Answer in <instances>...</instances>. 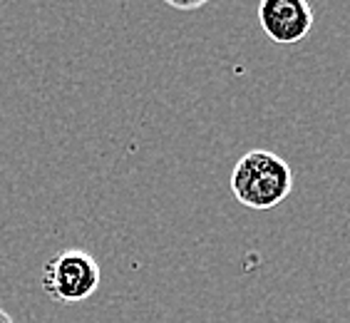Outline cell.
Listing matches in <instances>:
<instances>
[{"label": "cell", "instance_id": "6da1fadb", "mask_svg": "<svg viewBox=\"0 0 350 323\" xmlns=\"http://www.w3.org/2000/svg\"><path fill=\"white\" fill-rule=\"evenodd\" d=\"M293 189L288 162L269 149H251L236 162L231 172V192L236 202L256 211H269L286 202Z\"/></svg>", "mask_w": 350, "mask_h": 323}, {"label": "cell", "instance_id": "7a4b0ae2", "mask_svg": "<svg viewBox=\"0 0 350 323\" xmlns=\"http://www.w3.org/2000/svg\"><path fill=\"white\" fill-rule=\"evenodd\" d=\"M42 291L57 303H80L100 286V263L85 249H62L47 259L40 274Z\"/></svg>", "mask_w": 350, "mask_h": 323}, {"label": "cell", "instance_id": "3957f363", "mask_svg": "<svg viewBox=\"0 0 350 323\" xmlns=\"http://www.w3.org/2000/svg\"><path fill=\"white\" fill-rule=\"evenodd\" d=\"M258 25L269 40L278 45L301 42L313 27V8L308 0H261Z\"/></svg>", "mask_w": 350, "mask_h": 323}, {"label": "cell", "instance_id": "277c9868", "mask_svg": "<svg viewBox=\"0 0 350 323\" xmlns=\"http://www.w3.org/2000/svg\"><path fill=\"white\" fill-rule=\"evenodd\" d=\"M164 3L176 8V10H199V8H204L209 0H164Z\"/></svg>", "mask_w": 350, "mask_h": 323}, {"label": "cell", "instance_id": "5b68a950", "mask_svg": "<svg viewBox=\"0 0 350 323\" xmlns=\"http://www.w3.org/2000/svg\"><path fill=\"white\" fill-rule=\"evenodd\" d=\"M0 323H15V321L10 318V313H8V311L0 309Z\"/></svg>", "mask_w": 350, "mask_h": 323}]
</instances>
